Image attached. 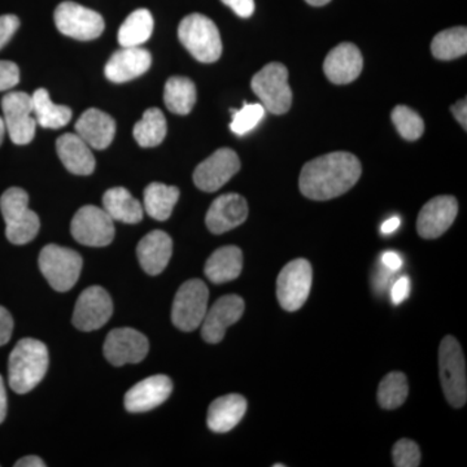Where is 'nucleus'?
Instances as JSON below:
<instances>
[{"mask_svg": "<svg viewBox=\"0 0 467 467\" xmlns=\"http://www.w3.org/2000/svg\"><path fill=\"white\" fill-rule=\"evenodd\" d=\"M361 171V162L352 153H327L304 165L300 192L312 201H331L348 192L358 182Z\"/></svg>", "mask_w": 467, "mask_h": 467, "instance_id": "1", "label": "nucleus"}, {"mask_svg": "<svg viewBox=\"0 0 467 467\" xmlns=\"http://www.w3.org/2000/svg\"><path fill=\"white\" fill-rule=\"evenodd\" d=\"M48 368V350L41 340L26 337L9 355L8 382L15 392L24 395L42 382Z\"/></svg>", "mask_w": 467, "mask_h": 467, "instance_id": "2", "label": "nucleus"}, {"mask_svg": "<svg viewBox=\"0 0 467 467\" xmlns=\"http://www.w3.org/2000/svg\"><path fill=\"white\" fill-rule=\"evenodd\" d=\"M0 211L5 221V235L12 244H26L36 238L41 221L29 208V195L26 190L8 189L0 198Z\"/></svg>", "mask_w": 467, "mask_h": 467, "instance_id": "3", "label": "nucleus"}, {"mask_svg": "<svg viewBox=\"0 0 467 467\" xmlns=\"http://www.w3.org/2000/svg\"><path fill=\"white\" fill-rule=\"evenodd\" d=\"M178 38L201 63H214L223 54V41L218 27L204 15L192 14L184 17L178 26Z\"/></svg>", "mask_w": 467, "mask_h": 467, "instance_id": "4", "label": "nucleus"}, {"mask_svg": "<svg viewBox=\"0 0 467 467\" xmlns=\"http://www.w3.org/2000/svg\"><path fill=\"white\" fill-rule=\"evenodd\" d=\"M439 373L445 399L453 408L467 401L466 361L456 337H445L439 347Z\"/></svg>", "mask_w": 467, "mask_h": 467, "instance_id": "5", "label": "nucleus"}, {"mask_svg": "<svg viewBox=\"0 0 467 467\" xmlns=\"http://www.w3.org/2000/svg\"><path fill=\"white\" fill-rule=\"evenodd\" d=\"M39 269L55 291L67 292L78 281L84 260L70 248L48 244L41 251Z\"/></svg>", "mask_w": 467, "mask_h": 467, "instance_id": "6", "label": "nucleus"}, {"mask_svg": "<svg viewBox=\"0 0 467 467\" xmlns=\"http://www.w3.org/2000/svg\"><path fill=\"white\" fill-rule=\"evenodd\" d=\"M252 90L263 101L264 109L275 115H284L291 109L292 91L288 85L287 67L270 63L254 76Z\"/></svg>", "mask_w": 467, "mask_h": 467, "instance_id": "7", "label": "nucleus"}, {"mask_svg": "<svg viewBox=\"0 0 467 467\" xmlns=\"http://www.w3.org/2000/svg\"><path fill=\"white\" fill-rule=\"evenodd\" d=\"M209 291L201 279H190L175 294L171 322L180 330L190 331L201 327L208 310Z\"/></svg>", "mask_w": 467, "mask_h": 467, "instance_id": "8", "label": "nucleus"}, {"mask_svg": "<svg viewBox=\"0 0 467 467\" xmlns=\"http://www.w3.org/2000/svg\"><path fill=\"white\" fill-rule=\"evenodd\" d=\"M312 282L313 270L308 260L288 263L276 279V297L282 308L287 312L299 310L308 300Z\"/></svg>", "mask_w": 467, "mask_h": 467, "instance_id": "9", "label": "nucleus"}, {"mask_svg": "<svg viewBox=\"0 0 467 467\" xmlns=\"http://www.w3.org/2000/svg\"><path fill=\"white\" fill-rule=\"evenodd\" d=\"M58 32L77 41H92L104 32V18L98 12L73 2L58 5L54 15Z\"/></svg>", "mask_w": 467, "mask_h": 467, "instance_id": "10", "label": "nucleus"}, {"mask_svg": "<svg viewBox=\"0 0 467 467\" xmlns=\"http://www.w3.org/2000/svg\"><path fill=\"white\" fill-rule=\"evenodd\" d=\"M73 238L88 247H106L115 239V221L104 209L86 205L75 214L70 225Z\"/></svg>", "mask_w": 467, "mask_h": 467, "instance_id": "11", "label": "nucleus"}, {"mask_svg": "<svg viewBox=\"0 0 467 467\" xmlns=\"http://www.w3.org/2000/svg\"><path fill=\"white\" fill-rule=\"evenodd\" d=\"M3 119L12 142L26 146L36 135V121L33 113L32 95L11 92L2 99Z\"/></svg>", "mask_w": 467, "mask_h": 467, "instance_id": "12", "label": "nucleus"}, {"mask_svg": "<svg viewBox=\"0 0 467 467\" xmlns=\"http://www.w3.org/2000/svg\"><path fill=\"white\" fill-rule=\"evenodd\" d=\"M241 169V160L232 149L217 150L193 171V182L204 192H216Z\"/></svg>", "mask_w": 467, "mask_h": 467, "instance_id": "13", "label": "nucleus"}, {"mask_svg": "<svg viewBox=\"0 0 467 467\" xmlns=\"http://www.w3.org/2000/svg\"><path fill=\"white\" fill-rule=\"evenodd\" d=\"M112 313L113 301L109 292L100 285H91L77 300L73 325L86 333L99 330L112 317Z\"/></svg>", "mask_w": 467, "mask_h": 467, "instance_id": "14", "label": "nucleus"}, {"mask_svg": "<svg viewBox=\"0 0 467 467\" xmlns=\"http://www.w3.org/2000/svg\"><path fill=\"white\" fill-rule=\"evenodd\" d=\"M150 343L146 335L130 327L115 328L107 335L104 356L113 367L138 364L149 355Z\"/></svg>", "mask_w": 467, "mask_h": 467, "instance_id": "15", "label": "nucleus"}, {"mask_svg": "<svg viewBox=\"0 0 467 467\" xmlns=\"http://www.w3.org/2000/svg\"><path fill=\"white\" fill-rule=\"evenodd\" d=\"M244 300L238 295L220 297L207 310L202 322V337L209 344H217L225 337L227 327L236 324L244 313Z\"/></svg>", "mask_w": 467, "mask_h": 467, "instance_id": "16", "label": "nucleus"}, {"mask_svg": "<svg viewBox=\"0 0 467 467\" xmlns=\"http://www.w3.org/2000/svg\"><path fill=\"white\" fill-rule=\"evenodd\" d=\"M459 213L457 199L450 195L436 196L420 209L417 232L425 239H436L447 232Z\"/></svg>", "mask_w": 467, "mask_h": 467, "instance_id": "17", "label": "nucleus"}, {"mask_svg": "<svg viewBox=\"0 0 467 467\" xmlns=\"http://www.w3.org/2000/svg\"><path fill=\"white\" fill-rule=\"evenodd\" d=\"M247 217V201L239 193H225L212 202L205 217V223L209 232L223 234L241 226Z\"/></svg>", "mask_w": 467, "mask_h": 467, "instance_id": "18", "label": "nucleus"}, {"mask_svg": "<svg viewBox=\"0 0 467 467\" xmlns=\"http://www.w3.org/2000/svg\"><path fill=\"white\" fill-rule=\"evenodd\" d=\"M364 58L358 46L340 43L328 52L325 58L324 72L328 81L335 85H347L361 75Z\"/></svg>", "mask_w": 467, "mask_h": 467, "instance_id": "19", "label": "nucleus"}, {"mask_svg": "<svg viewBox=\"0 0 467 467\" xmlns=\"http://www.w3.org/2000/svg\"><path fill=\"white\" fill-rule=\"evenodd\" d=\"M173 391V383L167 376L146 378L135 384L125 395V408L130 413H144L158 408L168 400Z\"/></svg>", "mask_w": 467, "mask_h": 467, "instance_id": "20", "label": "nucleus"}, {"mask_svg": "<svg viewBox=\"0 0 467 467\" xmlns=\"http://www.w3.org/2000/svg\"><path fill=\"white\" fill-rule=\"evenodd\" d=\"M152 57L149 51L140 47H122L107 63V78L115 84H124L144 75L150 69Z\"/></svg>", "mask_w": 467, "mask_h": 467, "instance_id": "21", "label": "nucleus"}, {"mask_svg": "<svg viewBox=\"0 0 467 467\" xmlns=\"http://www.w3.org/2000/svg\"><path fill=\"white\" fill-rule=\"evenodd\" d=\"M173 254V242L167 233L155 230L147 234L137 247L140 266L147 275H159L164 272Z\"/></svg>", "mask_w": 467, "mask_h": 467, "instance_id": "22", "label": "nucleus"}, {"mask_svg": "<svg viewBox=\"0 0 467 467\" xmlns=\"http://www.w3.org/2000/svg\"><path fill=\"white\" fill-rule=\"evenodd\" d=\"M76 133L90 149L109 147L116 134V122L103 110L90 109L82 113L76 124Z\"/></svg>", "mask_w": 467, "mask_h": 467, "instance_id": "23", "label": "nucleus"}, {"mask_svg": "<svg viewBox=\"0 0 467 467\" xmlns=\"http://www.w3.org/2000/svg\"><path fill=\"white\" fill-rule=\"evenodd\" d=\"M58 158L64 167L76 175H90L95 171L94 155L90 147L77 134H64L57 142Z\"/></svg>", "mask_w": 467, "mask_h": 467, "instance_id": "24", "label": "nucleus"}, {"mask_svg": "<svg viewBox=\"0 0 467 467\" xmlns=\"http://www.w3.org/2000/svg\"><path fill=\"white\" fill-rule=\"evenodd\" d=\"M247 411V400L238 393L223 396L208 409L207 423L211 431L223 434L232 431Z\"/></svg>", "mask_w": 467, "mask_h": 467, "instance_id": "25", "label": "nucleus"}, {"mask_svg": "<svg viewBox=\"0 0 467 467\" xmlns=\"http://www.w3.org/2000/svg\"><path fill=\"white\" fill-rule=\"evenodd\" d=\"M243 252L235 245L218 248L211 254L204 266V273L214 285L227 284L241 275Z\"/></svg>", "mask_w": 467, "mask_h": 467, "instance_id": "26", "label": "nucleus"}, {"mask_svg": "<svg viewBox=\"0 0 467 467\" xmlns=\"http://www.w3.org/2000/svg\"><path fill=\"white\" fill-rule=\"evenodd\" d=\"M104 211L113 221L138 223L143 220V207L124 187L107 190L103 196Z\"/></svg>", "mask_w": 467, "mask_h": 467, "instance_id": "27", "label": "nucleus"}, {"mask_svg": "<svg viewBox=\"0 0 467 467\" xmlns=\"http://www.w3.org/2000/svg\"><path fill=\"white\" fill-rule=\"evenodd\" d=\"M180 189L168 184L153 182L144 190V211L153 220L167 221L180 199Z\"/></svg>", "mask_w": 467, "mask_h": 467, "instance_id": "28", "label": "nucleus"}, {"mask_svg": "<svg viewBox=\"0 0 467 467\" xmlns=\"http://www.w3.org/2000/svg\"><path fill=\"white\" fill-rule=\"evenodd\" d=\"M33 113L36 124L46 129H60L69 124L72 109L67 106L52 103L50 94L46 88H38L32 95Z\"/></svg>", "mask_w": 467, "mask_h": 467, "instance_id": "29", "label": "nucleus"}, {"mask_svg": "<svg viewBox=\"0 0 467 467\" xmlns=\"http://www.w3.org/2000/svg\"><path fill=\"white\" fill-rule=\"evenodd\" d=\"M164 101L171 113L189 115L196 103L195 84L187 77H171L165 85Z\"/></svg>", "mask_w": 467, "mask_h": 467, "instance_id": "30", "label": "nucleus"}, {"mask_svg": "<svg viewBox=\"0 0 467 467\" xmlns=\"http://www.w3.org/2000/svg\"><path fill=\"white\" fill-rule=\"evenodd\" d=\"M153 32V17L149 9H137L119 30V42L122 47H138L149 41Z\"/></svg>", "mask_w": 467, "mask_h": 467, "instance_id": "31", "label": "nucleus"}, {"mask_svg": "<svg viewBox=\"0 0 467 467\" xmlns=\"http://www.w3.org/2000/svg\"><path fill=\"white\" fill-rule=\"evenodd\" d=\"M167 119L159 109L144 112L142 119L134 126V140L143 149L159 146L167 137Z\"/></svg>", "mask_w": 467, "mask_h": 467, "instance_id": "32", "label": "nucleus"}, {"mask_svg": "<svg viewBox=\"0 0 467 467\" xmlns=\"http://www.w3.org/2000/svg\"><path fill=\"white\" fill-rule=\"evenodd\" d=\"M432 55L439 60H453L466 55L467 29L465 26L451 27L436 34L431 42Z\"/></svg>", "mask_w": 467, "mask_h": 467, "instance_id": "33", "label": "nucleus"}, {"mask_svg": "<svg viewBox=\"0 0 467 467\" xmlns=\"http://www.w3.org/2000/svg\"><path fill=\"white\" fill-rule=\"evenodd\" d=\"M409 386L407 376L400 371L387 374L378 387V402L387 410L401 407L407 400Z\"/></svg>", "mask_w": 467, "mask_h": 467, "instance_id": "34", "label": "nucleus"}, {"mask_svg": "<svg viewBox=\"0 0 467 467\" xmlns=\"http://www.w3.org/2000/svg\"><path fill=\"white\" fill-rule=\"evenodd\" d=\"M391 119L399 134L410 142L420 140L425 131L422 117L407 106H396L392 110Z\"/></svg>", "mask_w": 467, "mask_h": 467, "instance_id": "35", "label": "nucleus"}, {"mask_svg": "<svg viewBox=\"0 0 467 467\" xmlns=\"http://www.w3.org/2000/svg\"><path fill=\"white\" fill-rule=\"evenodd\" d=\"M233 121L230 124L233 133L244 135L254 130L265 116L263 104H244L242 109L233 110Z\"/></svg>", "mask_w": 467, "mask_h": 467, "instance_id": "36", "label": "nucleus"}, {"mask_svg": "<svg viewBox=\"0 0 467 467\" xmlns=\"http://www.w3.org/2000/svg\"><path fill=\"white\" fill-rule=\"evenodd\" d=\"M392 457L396 467H418L420 465V447L409 439H401L393 445Z\"/></svg>", "mask_w": 467, "mask_h": 467, "instance_id": "37", "label": "nucleus"}, {"mask_svg": "<svg viewBox=\"0 0 467 467\" xmlns=\"http://www.w3.org/2000/svg\"><path fill=\"white\" fill-rule=\"evenodd\" d=\"M20 81V69L12 61L0 60V91L15 88Z\"/></svg>", "mask_w": 467, "mask_h": 467, "instance_id": "38", "label": "nucleus"}, {"mask_svg": "<svg viewBox=\"0 0 467 467\" xmlns=\"http://www.w3.org/2000/svg\"><path fill=\"white\" fill-rule=\"evenodd\" d=\"M20 26V20L15 15L0 16V50L9 42Z\"/></svg>", "mask_w": 467, "mask_h": 467, "instance_id": "39", "label": "nucleus"}, {"mask_svg": "<svg viewBox=\"0 0 467 467\" xmlns=\"http://www.w3.org/2000/svg\"><path fill=\"white\" fill-rule=\"evenodd\" d=\"M14 333V318L5 306H0V347L5 346Z\"/></svg>", "mask_w": 467, "mask_h": 467, "instance_id": "40", "label": "nucleus"}, {"mask_svg": "<svg viewBox=\"0 0 467 467\" xmlns=\"http://www.w3.org/2000/svg\"><path fill=\"white\" fill-rule=\"evenodd\" d=\"M221 2L232 8L239 17L248 18L254 15V0H221Z\"/></svg>", "mask_w": 467, "mask_h": 467, "instance_id": "41", "label": "nucleus"}, {"mask_svg": "<svg viewBox=\"0 0 467 467\" xmlns=\"http://www.w3.org/2000/svg\"><path fill=\"white\" fill-rule=\"evenodd\" d=\"M409 291H410V281L408 276H401L393 284L391 288V300L395 306H399L407 299Z\"/></svg>", "mask_w": 467, "mask_h": 467, "instance_id": "42", "label": "nucleus"}, {"mask_svg": "<svg viewBox=\"0 0 467 467\" xmlns=\"http://www.w3.org/2000/svg\"><path fill=\"white\" fill-rule=\"evenodd\" d=\"M382 265L386 266L387 269L392 270V272H398V270L401 269L402 259L395 252H384Z\"/></svg>", "mask_w": 467, "mask_h": 467, "instance_id": "43", "label": "nucleus"}, {"mask_svg": "<svg viewBox=\"0 0 467 467\" xmlns=\"http://www.w3.org/2000/svg\"><path fill=\"white\" fill-rule=\"evenodd\" d=\"M451 112L456 117L457 121L462 125V128L466 130L467 126V103L466 99L457 101L454 106L451 107Z\"/></svg>", "mask_w": 467, "mask_h": 467, "instance_id": "44", "label": "nucleus"}, {"mask_svg": "<svg viewBox=\"0 0 467 467\" xmlns=\"http://www.w3.org/2000/svg\"><path fill=\"white\" fill-rule=\"evenodd\" d=\"M396 272H392V270L387 269L386 266L383 265V269L380 270L379 275L377 276V285L380 288V290H383V288H386L387 285L391 284L393 275H395Z\"/></svg>", "mask_w": 467, "mask_h": 467, "instance_id": "45", "label": "nucleus"}, {"mask_svg": "<svg viewBox=\"0 0 467 467\" xmlns=\"http://www.w3.org/2000/svg\"><path fill=\"white\" fill-rule=\"evenodd\" d=\"M7 416V393H5V382L3 378L0 376V423L5 420Z\"/></svg>", "mask_w": 467, "mask_h": 467, "instance_id": "46", "label": "nucleus"}, {"mask_svg": "<svg viewBox=\"0 0 467 467\" xmlns=\"http://www.w3.org/2000/svg\"><path fill=\"white\" fill-rule=\"evenodd\" d=\"M16 467H46V463L43 462L42 459L36 456H26L24 459L18 460L15 463Z\"/></svg>", "mask_w": 467, "mask_h": 467, "instance_id": "47", "label": "nucleus"}, {"mask_svg": "<svg viewBox=\"0 0 467 467\" xmlns=\"http://www.w3.org/2000/svg\"><path fill=\"white\" fill-rule=\"evenodd\" d=\"M401 220L399 217H391L389 220H387L386 223H383L382 227H380V232L387 235V234H392L399 229L400 226Z\"/></svg>", "mask_w": 467, "mask_h": 467, "instance_id": "48", "label": "nucleus"}, {"mask_svg": "<svg viewBox=\"0 0 467 467\" xmlns=\"http://www.w3.org/2000/svg\"><path fill=\"white\" fill-rule=\"evenodd\" d=\"M306 3L310 5H315V7H322V5H327L331 0H306Z\"/></svg>", "mask_w": 467, "mask_h": 467, "instance_id": "49", "label": "nucleus"}, {"mask_svg": "<svg viewBox=\"0 0 467 467\" xmlns=\"http://www.w3.org/2000/svg\"><path fill=\"white\" fill-rule=\"evenodd\" d=\"M5 119L0 117V146H2L3 140H5Z\"/></svg>", "mask_w": 467, "mask_h": 467, "instance_id": "50", "label": "nucleus"}]
</instances>
